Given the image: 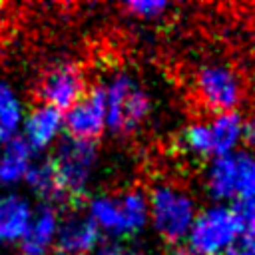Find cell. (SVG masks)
Instances as JSON below:
<instances>
[{
    "label": "cell",
    "instance_id": "cell-17",
    "mask_svg": "<svg viewBox=\"0 0 255 255\" xmlns=\"http://www.w3.org/2000/svg\"><path fill=\"white\" fill-rule=\"evenodd\" d=\"M26 183L48 205H52L54 201L64 199V193H62V187H60L56 169H54V165H52L50 159L32 163V167H30V171L26 175Z\"/></svg>",
    "mask_w": 255,
    "mask_h": 255
},
{
    "label": "cell",
    "instance_id": "cell-22",
    "mask_svg": "<svg viewBox=\"0 0 255 255\" xmlns=\"http://www.w3.org/2000/svg\"><path fill=\"white\" fill-rule=\"evenodd\" d=\"M243 141L251 147V153H255V118L243 122Z\"/></svg>",
    "mask_w": 255,
    "mask_h": 255
},
{
    "label": "cell",
    "instance_id": "cell-14",
    "mask_svg": "<svg viewBox=\"0 0 255 255\" xmlns=\"http://www.w3.org/2000/svg\"><path fill=\"white\" fill-rule=\"evenodd\" d=\"M209 131H211V147L213 157L229 155L239 151V145L243 143V118L239 112H225V114H213L207 118Z\"/></svg>",
    "mask_w": 255,
    "mask_h": 255
},
{
    "label": "cell",
    "instance_id": "cell-15",
    "mask_svg": "<svg viewBox=\"0 0 255 255\" xmlns=\"http://www.w3.org/2000/svg\"><path fill=\"white\" fill-rule=\"evenodd\" d=\"M32 147L18 135L2 145L0 151V181L6 185L26 179L32 167Z\"/></svg>",
    "mask_w": 255,
    "mask_h": 255
},
{
    "label": "cell",
    "instance_id": "cell-7",
    "mask_svg": "<svg viewBox=\"0 0 255 255\" xmlns=\"http://www.w3.org/2000/svg\"><path fill=\"white\" fill-rule=\"evenodd\" d=\"M197 102L213 114L237 112L243 100V84L237 72L223 62H205L193 76Z\"/></svg>",
    "mask_w": 255,
    "mask_h": 255
},
{
    "label": "cell",
    "instance_id": "cell-12",
    "mask_svg": "<svg viewBox=\"0 0 255 255\" xmlns=\"http://www.w3.org/2000/svg\"><path fill=\"white\" fill-rule=\"evenodd\" d=\"M60 227V213L44 203L34 209L32 221L24 237L20 239V253L22 255H50L56 249V237Z\"/></svg>",
    "mask_w": 255,
    "mask_h": 255
},
{
    "label": "cell",
    "instance_id": "cell-16",
    "mask_svg": "<svg viewBox=\"0 0 255 255\" xmlns=\"http://www.w3.org/2000/svg\"><path fill=\"white\" fill-rule=\"evenodd\" d=\"M24 118V104L16 90L6 82H0V145L18 137Z\"/></svg>",
    "mask_w": 255,
    "mask_h": 255
},
{
    "label": "cell",
    "instance_id": "cell-8",
    "mask_svg": "<svg viewBox=\"0 0 255 255\" xmlns=\"http://www.w3.org/2000/svg\"><path fill=\"white\" fill-rule=\"evenodd\" d=\"M86 92V72L76 62L52 64L38 82V98L42 104L56 108L62 114L70 110Z\"/></svg>",
    "mask_w": 255,
    "mask_h": 255
},
{
    "label": "cell",
    "instance_id": "cell-19",
    "mask_svg": "<svg viewBox=\"0 0 255 255\" xmlns=\"http://www.w3.org/2000/svg\"><path fill=\"white\" fill-rule=\"evenodd\" d=\"M90 255H147L143 249L135 247V245H129V243H124V241H106V243H100Z\"/></svg>",
    "mask_w": 255,
    "mask_h": 255
},
{
    "label": "cell",
    "instance_id": "cell-1",
    "mask_svg": "<svg viewBox=\"0 0 255 255\" xmlns=\"http://www.w3.org/2000/svg\"><path fill=\"white\" fill-rule=\"evenodd\" d=\"M88 217L100 233L114 241L135 237L149 225L147 193L141 189H126L120 193H98L90 197L86 207Z\"/></svg>",
    "mask_w": 255,
    "mask_h": 255
},
{
    "label": "cell",
    "instance_id": "cell-4",
    "mask_svg": "<svg viewBox=\"0 0 255 255\" xmlns=\"http://www.w3.org/2000/svg\"><path fill=\"white\" fill-rule=\"evenodd\" d=\"M241 235L243 225L235 207L211 203L197 211L185 241L193 255H231Z\"/></svg>",
    "mask_w": 255,
    "mask_h": 255
},
{
    "label": "cell",
    "instance_id": "cell-21",
    "mask_svg": "<svg viewBox=\"0 0 255 255\" xmlns=\"http://www.w3.org/2000/svg\"><path fill=\"white\" fill-rule=\"evenodd\" d=\"M231 255H255V235L243 233L237 245L233 247Z\"/></svg>",
    "mask_w": 255,
    "mask_h": 255
},
{
    "label": "cell",
    "instance_id": "cell-5",
    "mask_svg": "<svg viewBox=\"0 0 255 255\" xmlns=\"http://www.w3.org/2000/svg\"><path fill=\"white\" fill-rule=\"evenodd\" d=\"M203 185L213 203L235 205L255 195V153L235 151L209 159Z\"/></svg>",
    "mask_w": 255,
    "mask_h": 255
},
{
    "label": "cell",
    "instance_id": "cell-18",
    "mask_svg": "<svg viewBox=\"0 0 255 255\" xmlns=\"http://www.w3.org/2000/svg\"><path fill=\"white\" fill-rule=\"evenodd\" d=\"M169 8L171 4L165 0H131L126 4V12L143 22H153L161 18Z\"/></svg>",
    "mask_w": 255,
    "mask_h": 255
},
{
    "label": "cell",
    "instance_id": "cell-24",
    "mask_svg": "<svg viewBox=\"0 0 255 255\" xmlns=\"http://www.w3.org/2000/svg\"><path fill=\"white\" fill-rule=\"evenodd\" d=\"M0 10H2V4H0Z\"/></svg>",
    "mask_w": 255,
    "mask_h": 255
},
{
    "label": "cell",
    "instance_id": "cell-9",
    "mask_svg": "<svg viewBox=\"0 0 255 255\" xmlns=\"http://www.w3.org/2000/svg\"><path fill=\"white\" fill-rule=\"evenodd\" d=\"M64 129L68 137L96 141L106 131V104L102 88L88 90L70 110L64 112Z\"/></svg>",
    "mask_w": 255,
    "mask_h": 255
},
{
    "label": "cell",
    "instance_id": "cell-2",
    "mask_svg": "<svg viewBox=\"0 0 255 255\" xmlns=\"http://www.w3.org/2000/svg\"><path fill=\"white\" fill-rule=\"evenodd\" d=\"M100 88L106 104V129L126 135L147 120L151 98L131 72L118 70Z\"/></svg>",
    "mask_w": 255,
    "mask_h": 255
},
{
    "label": "cell",
    "instance_id": "cell-20",
    "mask_svg": "<svg viewBox=\"0 0 255 255\" xmlns=\"http://www.w3.org/2000/svg\"><path fill=\"white\" fill-rule=\"evenodd\" d=\"M239 219H241V225H243V233H249V235H255V195L253 197H247L239 203L233 205Z\"/></svg>",
    "mask_w": 255,
    "mask_h": 255
},
{
    "label": "cell",
    "instance_id": "cell-11",
    "mask_svg": "<svg viewBox=\"0 0 255 255\" xmlns=\"http://www.w3.org/2000/svg\"><path fill=\"white\" fill-rule=\"evenodd\" d=\"M64 131V114L46 104L34 106L22 124V139L32 147V151L46 149L54 145Z\"/></svg>",
    "mask_w": 255,
    "mask_h": 255
},
{
    "label": "cell",
    "instance_id": "cell-23",
    "mask_svg": "<svg viewBox=\"0 0 255 255\" xmlns=\"http://www.w3.org/2000/svg\"><path fill=\"white\" fill-rule=\"evenodd\" d=\"M165 255H193V253H189L187 249H171V251H167Z\"/></svg>",
    "mask_w": 255,
    "mask_h": 255
},
{
    "label": "cell",
    "instance_id": "cell-10",
    "mask_svg": "<svg viewBox=\"0 0 255 255\" xmlns=\"http://www.w3.org/2000/svg\"><path fill=\"white\" fill-rule=\"evenodd\" d=\"M100 235L86 211H70L60 217L56 251L60 255H90L100 245Z\"/></svg>",
    "mask_w": 255,
    "mask_h": 255
},
{
    "label": "cell",
    "instance_id": "cell-3",
    "mask_svg": "<svg viewBox=\"0 0 255 255\" xmlns=\"http://www.w3.org/2000/svg\"><path fill=\"white\" fill-rule=\"evenodd\" d=\"M149 225L167 243H181L197 215L195 197L173 181H159L147 193Z\"/></svg>",
    "mask_w": 255,
    "mask_h": 255
},
{
    "label": "cell",
    "instance_id": "cell-6",
    "mask_svg": "<svg viewBox=\"0 0 255 255\" xmlns=\"http://www.w3.org/2000/svg\"><path fill=\"white\" fill-rule=\"evenodd\" d=\"M50 161L56 169L64 199H78L90 189L94 181L100 163V153L96 141L68 137L56 147L54 157Z\"/></svg>",
    "mask_w": 255,
    "mask_h": 255
},
{
    "label": "cell",
    "instance_id": "cell-13",
    "mask_svg": "<svg viewBox=\"0 0 255 255\" xmlns=\"http://www.w3.org/2000/svg\"><path fill=\"white\" fill-rule=\"evenodd\" d=\"M34 209L30 201L18 193L0 197V241H18L30 227Z\"/></svg>",
    "mask_w": 255,
    "mask_h": 255
}]
</instances>
